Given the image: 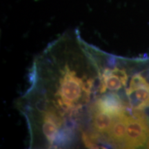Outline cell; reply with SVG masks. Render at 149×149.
<instances>
[{"mask_svg":"<svg viewBox=\"0 0 149 149\" xmlns=\"http://www.w3.org/2000/svg\"><path fill=\"white\" fill-rule=\"evenodd\" d=\"M149 139V122L135 119L129 115L126 126L124 146L135 148L146 144Z\"/></svg>","mask_w":149,"mask_h":149,"instance_id":"2","label":"cell"},{"mask_svg":"<svg viewBox=\"0 0 149 149\" xmlns=\"http://www.w3.org/2000/svg\"><path fill=\"white\" fill-rule=\"evenodd\" d=\"M126 106L127 104L122 102L118 95L110 93L99 98L94 104V108L118 117L126 113Z\"/></svg>","mask_w":149,"mask_h":149,"instance_id":"3","label":"cell"},{"mask_svg":"<svg viewBox=\"0 0 149 149\" xmlns=\"http://www.w3.org/2000/svg\"><path fill=\"white\" fill-rule=\"evenodd\" d=\"M129 104L135 109L143 110L149 107V84L147 83L126 93Z\"/></svg>","mask_w":149,"mask_h":149,"instance_id":"7","label":"cell"},{"mask_svg":"<svg viewBox=\"0 0 149 149\" xmlns=\"http://www.w3.org/2000/svg\"><path fill=\"white\" fill-rule=\"evenodd\" d=\"M42 130L50 144L53 145L58 135V130L63 123L57 112L50 109L44 115Z\"/></svg>","mask_w":149,"mask_h":149,"instance_id":"4","label":"cell"},{"mask_svg":"<svg viewBox=\"0 0 149 149\" xmlns=\"http://www.w3.org/2000/svg\"><path fill=\"white\" fill-rule=\"evenodd\" d=\"M128 118L129 115L126 112L116 117L114 124L107 134L109 143L112 142L115 145L122 144L124 146Z\"/></svg>","mask_w":149,"mask_h":149,"instance_id":"5","label":"cell"},{"mask_svg":"<svg viewBox=\"0 0 149 149\" xmlns=\"http://www.w3.org/2000/svg\"><path fill=\"white\" fill-rule=\"evenodd\" d=\"M92 125L95 133L100 135L108 134L117 117L93 107Z\"/></svg>","mask_w":149,"mask_h":149,"instance_id":"6","label":"cell"},{"mask_svg":"<svg viewBox=\"0 0 149 149\" xmlns=\"http://www.w3.org/2000/svg\"><path fill=\"white\" fill-rule=\"evenodd\" d=\"M92 80L84 81L66 66L64 75L59 79L58 91L55 94V104L57 109L63 113H72L81 108V99L86 102L92 93L94 86Z\"/></svg>","mask_w":149,"mask_h":149,"instance_id":"1","label":"cell"}]
</instances>
